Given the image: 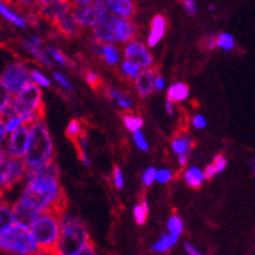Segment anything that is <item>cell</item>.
Here are the masks:
<instances>
[{"mask_svg":"<svg viewBox=\"0 0 255 255\" xmlns=\"http://www.w3.org/2000/svg\"><path fill=\"white\" fill-rule=\"evenodd\" d=\"M57 1V0H37V4H38V8H42V7H46L48 4H52Z\"/></svg>","mask_w":255,"mask_h":255,"instance_id":"cell-55","label":"cell"},{"mask_svg":"<svg viewBox=\"0 0 255 255\" xmlns=\"http://www.w3.org/2000/svg\"><path fill=\"white\" fill-rule=\"evenodd\" d=\"M0 164H1V172H0V185L1 190H9L14 184L21 181L26 177L27 165L24 159H12L8 158L5 151L1 148L0 151Z\"/></svg>","mask_w":255,"mask_h":255,"instance_id":"cell-8","label":"cell"},{"mask_svg":"<svg viewBox=\"0 0 255 255\" xmlns=\"http://www.w3.org/2000/svg\"><path fill=\"white\" fill-rule=\"evenodd\" d=\"M212 165L215 167V169L218 173H222V172L225 171L227 165H228V160H227V158H225L224 155L219 154V155H216L215 158H214Z\"/></svg>","mask_w":255,"mask_h":255,"instance_id":"cell-39","label":"cell"},{"mask_svg":"<svg viewBox=\"0 0 255 255\" xmlns=\"http://www.w3.org/2000/svg\"><path fill=\"white\" fill-rule=\"evenodd\" d=\"M46 52H47L48 56H50L51 59H54L56 63L61 64V65H67L68 64V57L65 56L63 52H60V51L57 50V48L52 47V46H48L47 50H46Z\"/></svg>","mask_w":255,"mask_h":255,"instance_id":"cell-37","label":"cell"},{"mask_svg":"<svg viewBox=\"0 0 255 255\" xmlns=\"http://www.w3.org/2000/svg\"><path fill=\"white\" fill-rule=\"evenodd\" d=\"M202 46H203V48H206V50H214L215 47H218V46H216V38L206 37L205 39L202 40Z\"/></svg>","mask_w":255,"mask_h":255,"instance_id":"cell-48","label":"cell"},{"mask_svg":"<svg viewBox=\"0 0 255 255\" xmlns=\"http://www.w3.org/2000/svg\"><path fill=\"white\" fill-rule=\"evenodd\" d=\"M216 46L223 48L224 51H231L235 48L236 40L233 35H231L229 33H220L216 37Z\"/></svg>","mask_w":255,"mask_h":255,"instance_id":"cell-33","label":"cell"},{"mask_svg":"<svg viewBox=\"0 0 255 255\" xmlns=\"http://www.w3.org/2000/svg\"><path fill=\"white\" fill-rule=\"evenodd\" d=\"M24 160L27 168L39 167L54 160V142L43 121L30 125V134Z\"/></svg>","mask_w":255,"mask_h":255,"instance_id":"cell-3","label":"cell"},{"mask_svg":"<svg viewBox=\"0 0 255 255\" xmlns=\"http://www.w3.org/2000/svg\"><path fill=\"white\" fill-rule=\"evenodd\" d=\"M182 5L186 9L189 14H197L198 13V7H197V3L195 0H181Z\"/></svg>","mask_w":255,"mask_h":255,"instance_id":"cell-46","label":"cell"},{"mask_svg":"<svg viewBox=\"0 0 255 255\" xmlns=\"http://www.w3.org/2000/svg\"><path fill=\"white\" fill-rule=\"evenodd\" d=\"M29 134H30L29 125H24L20 129H17L14 133L9 134L5 148H4L8 158L24 159L27 148V142H29Z\"/></svg>","mask_w":255,"mask_h":255,"instance_id":"cell-9","label":"cell"},{"mask_svg":"<svg viewBox=\"0 0 255 255\" xmlns=\"http://www.w3.org/2000/svg\"><path fill=\"white\" fill-rule=\"evenodd\" d=\"M93 35L97 38L98 40H101L102 43L104 44H114L118 43L116 37H115V30H114V18L112 14L108 17L107 20L103 22L95 25L93 27Z\"/></svg>","mask_w":255,"mask_h":255,"instance_id":"cell-16","label":"cell"},{"mask_svg":"<svg viewBox=\"0 0 255 255\" xmlns=\"http://www.w3.org/2000/svg\"><path fill=\"white\" fill-rule=\"evenodd\" d=\"M178 237L175 235H171V233H168V235H163L161 236V239L158 240V241L152 244L151 250L152 252L156 253H165L168 252L169 249L173 248V246L177 244Z\"/></svg>","mask_w":255,"mask_h":255,"instance_id":"cell-27","label":"cell"},{"mask_svg":"<svg viewBox=\"0 0 255 255\" xmlns=\"http://www.w3.org/2000/svg\"><path fill=\"white\" fill-rule=\"evenodd\" d=\"M0 13L4 17V20H7L8 22H10V24L14 25V26L21 27V29H24V27L27 26L26 18L21 17L20 14L17 13V12H14L13 9H10L7 4L4 3V0L0 1Z\"/></svg>","mask_w":255,"mask_h":255,"instance_id":"cell-23","label":"cell"},{"mask_svg":"<svg viewBox=\"0 0 255 255\" xmlns=\"http://www.w3.org/2000/svg\"><path fill=\"white\" fill-rule=\"evenodd\" d=\"M185 252L188 253V255H203L202 253H199L194 246H191L190 244H185Z\"/></svg>","mask_w":255,"mask_h":255,"instance_id":"cell-53","label":"cell"},{"mask_svg":"<svg viewBox=\"0 0 255 255\" xmlns=\"http://www.w3.org/2000/svg\"><path fill=\"white\" fill-rule=\"evenodd\" d=\"M61 233L52 255H76L89 242L88 228L77 216L63 214L60 219Z\"/></svg>","mask_w":255,"mask_h":255,"instance_id":"cell-2","label":"cell"},{"mask_svg":"<svg viewBox=\"0 0 255 255\" xmlns=\"http://www.w3.org/2000/svg\"><path fill=\"white\" fill-rule=\"evenodd\" d=\"M133 139H134L135 144H137V147L139 148V150H142V151H147L148 143H147V141H146V138H144L143 133H142L141 130H138V131H135V133H133Z\"/></svg>","mask_w":255,"mask_h":255,"instance_id":"cell-40","label":"cell"},{"mask_svg":"<svg viewBox=\"0 0 255 255\" xmlns=\"http://www.w3.org/2000/svg\"><path fill=\"white\" fill-rule=\"evenodd\" d=\"M189 97V88L188 85L184 82H175L169 86L167 91L168 101L178 103V102L185 101Z\"/></svg>","mask_w":255,"mask_h":255,"instance_id":"cell-24","label":"cell"},{"mask_svg":"<svg viewBox=\"0 0 255 255\" xmlns=\"http://www.w3.org/2000/svg\"><path fill=\"white\" fill-rule=\"evenodd\" d=\"M172 173L169 169H165V168H161V169H158L156 172V182L159 184H167V182L171 181Z\"/></svg>","mask_w":255,"mask_h":255,"instance_id":"cell-44","label":"cell"},{"mask_svg":"<svg viewBox=\"0 0 255 255\" xmlns=\"http://www.w3.org/2000/svg\"><path fill=\"white\" fill-rule=\"evenodd\" d=\"M73 8V4L69 0H57L55 3L39 8V14L47 21H51L52 24H55L61 16L72 12Z\"/></svg>","mask_w":255,"mask_h":255,"instance_id":"cell-13","label":"cell"},{"mask_svg":"<svg viewBox=\"0 0 255 255\" xmlns=\"http://www.w3.org/2000/svg\"><path fill=\"white\" fill-rule=\"evenodd\" d=\"M29 39H30L34 44H37V46H42V43H43V40L40 39L39 37H37V35H31Z\"/></svg>","mask_w":255,"mask_h":255,"instance_id":"cell-58","label":"cell"},{"mask_svg":"<svg viewBox=\"0 0 255 255\" xmlns=\"http://www.w3.org/2000/svg\"><path fill=\"white\" fill-rule=\"evenodd\" d=\"M16 224V219L13 214V206H10L7 202H3L0 206V231L9 228Z\"/></svg>","mask_w":255,"mask_h":255,"instance_id":"cell-26","label":"cell"},{"mask_svg":"<svg viewBox=\"0 0 255 255\" xmlns=\"http://www.w3.org/2000/svg\"><path fill=\"white\" fill-rule=\"evenodd\" d=\"M61 216L55 212H42L30 227L31 233L39 244L42 253L52 255L61 233Z\"/></svg>","mask_w":255,"mask_h":255,"instance_id":"cell-6","label":"cell"},{"mask_svg":"<svg viewBox=\"0 0 255 255\" xmlns=\"http://www.w3.org/2000/svg\"><path fill=\"white\" fill-rule=\"evenodd\" d=\"M165 30H167V20L164 16L156 14L151 20V30L147 37L148 47H155L156 44L164 37Z\"/></svg>","mask_w":255,"mask_h":255,"instance_id":"cell-19","label":"cell"},{"mask_svg":"<svg viewBox=\"0 0 255 255\" xmlns=\"http://www.w3.org/2000/svg\"><path fill=\"white\" fill-rule=\"evenodd\" d=\"M110 97L112 99L116 101V103L120 106L123 110H131L133 108V101H131V98L129 95L124 94V93H121V91L118 90H110Z\"/></svg>","mask_w":255,"mask_h":255,"instance_id":"cell-30","label":"cell"},{"mask_svg":"<svg viewBox=\"0 0 255 255\" xmlns=\"http://www.w3.org/2000/svg\"><path fill=\"white\" fill-rule=\"evenodd\" d=\"M189 160V155H181V156H178V163L181 167H185V165L188 164Z\"/></svg>","mask_w":255,"mask_h":255,"instance_id":"cell-56","label":"cell"},{"mask_svg":"<svg viewBox=\"0 0 255 255\" xmlns=\"http://www.w3.org/2000/svg\"><path fill=\"white\" fill-rule=\"evenodd\" d=\"M114 18V30L116 40L120 43H130L137 35V27L130 20H125L121 17L112 14Z\"/></svg>","mask_w":255,"mask_h":255,"instance_id":"cell-11","label":"cell"},{"mask_svg":"<svg viewBox=\"0 0 255 255\" xmlns=\"http://www.w3.org/2000/svg\"><path fill=\"white\" fill-rule=\"evenodd\" d=\"M123 120H124V125L129 131H135L141 130L142 127H143V119L141 116H137V115L127 114L123 116Z\"/></svg>","mask_w":255,"mask_h":255,"instance_id":"cell-28","label":"cell"},{"mask_svg":"<svg viewBox=\"0 0 255 255\" xmlns=\"http://www.w3.org/2000/svg\"><path fill=\"white\" fill-rule=\"evenodd\" d=\"M59 167L54 160L50 163H46L39 167L29 168L26 173V181H39V180H46V178H54V180H59Z\"/></svg>","mask_w":255,"mask_h":255,"instance_id":"cell-14","label":"cell"},{"mask_svg":"<svg viewBox=\"0 0 255 255\" xmlns=\"http://www.w3.org/2000/svg\"><path fill=\"white\" fill-rule=\"evenodd\" d=\"M85 78H86V82H88L93 89L101 88L102 80L99 74L94 73V72H91V71H88V73L85 74Z\"/></svg>","mask_w":255,"mask_h":255,"instance_id":"cell-41","label":"cell"},{"mask_svg":"<svg viewBox=\"0 0 255 255\" xmlns=\"http://www.w3.org/2000/svg\"><path fill=\"white\" fill-rule=\"evenodd\" d=\"M20 201L42 212H55L57 215L65 214L67 197L59 180L46 178L39 181L27 182L20 197Z\"/></svg>","mask_w":255,"mask_h":255,"instance_id":"cell-1","label":"cell"},{"mask_svg":"<svg viewBox=\"0 0 255 255\" xmlns=\"http://www.w3.org/2000/svg\"><path fill=\"white\" fill-rule=\"evenodd\" d=\"M191 124L195 129H205L206 125H207V121H206V118L203 115H195L193 120H191Z\"/></svg>","mask_w":255,"mask_h":255,"instance_id":"cell-47","label":"cell"},{"mask_svg":"<svg viewBox=\"0 0 255 255\" xmlns=\"http://www.w3.org/2000/svg\"><path fill=\"white\" fill-rule=\"evenodd\" d=\"M104 3L107 4L108 10L111 14L130 20L135 12L134 3L131 0H104Z\"/></svg>","mask_w":255,"mask_h":255,"instance_id":"cell-18","label":"cell"},{"mask_svg":"<svg viewBox=\"0 0 255 255\" xmlns=\"http://www.w3.org/2000/svg\"><path fill=\"white\" fill-rule=\"evenodd\" d=\"M125 60L135 64L141 69H148L152 65V56L148 52L147 47L139 40H133L127 44L124 50Z\"/></svg>","mask_w":255,"mask_h":255,"instance_id":"cell-10","label":"cell"},{"mask_svg":"<svg viewBox=\"0 0 255 255\" xmlns=\"http://www.w3.org/2000/svg\"><path fill=\"white\" fill-rule=\"evenodd\" d=\"M67 137L71 139V141H77L78 138L81 137V134L84 133V129H82V127H81L80 121L77 120H72L69 124H68L67 127Z\"/></svg>","mask_w":255,"mask_h":255,"instance_id":"cell-34","label":"cell"},{"mask_svg":"<svg viewBox=\"0 0 255 255\" xmlns=\"http://www.w3.org/2000/svg\"><path fill=\"white\" fill-rule=\"evenodd\" d=\"M133 216H134V220L138 225H143L146 223L148 216V206L146 199H142L141 203L134 206V208H133Z\"/></svg>","mask_w":255,"mask_h":255,"instance_id":"cell-29","label":"cell"},{"mask_svg":"<svg viewBox=\"0 0 255 255\" xmlns=\"http://www.w3.org/2000/svg\"><path fill=\"white\" fill-rule=\"evenodd\" d=\"M167 227L169 233L177 236V237L178 236H181L182 232H184V223H182V220L178 218L177 215H173L169 218Z\"/></svg>","mask_w":255,"mask_h":255,"instance_id":"cell-35","label":"cell"},{"mask_svg":"<svg viewBox=\"0 0 255 255\" xmlns=\"http://www.w3.org/2000/svg\"><path fill=\"white\" fill-rule=\"evenodd\" d=\"M0 248L14 255H40L42 249L30 228L14 224L0 231Z\"/></svg>","mask_w":255,"mask_h":255,"instance_id":"cell-4","label":"cell"},{"mask_svg":"<svg viewBox=\"0 0 255 255\" xmlns=\"http://www.w3.org/2000/svg\"><path fill=\"white\" fill-rule=\"evenodd\" d=\"M164 86H165V81H164V78L161 77V76H156V78H155V82H154V88H155V90H158V91H160V90H163V89H164Z\"/></svg>","mask_w":255,"mask_h":255,"instance_id":"cell-51","label":"cell"},{"mask_svg":"<svg viewBox=\"0 0 255 255\" xmlns=\"http://www.w3.org/2000/svg\"><path fill=\"white\" fill-rule=\"evenodd\" d=\"M252 171H253V175L255 176V161H252Z\"/></svg>","mask_w":255,"mask_h":255,"instance_id":"cell-59","label":"cell"},{"mask_svg":"<svg viewBox=\"0 0 255 255\" xmlns=\"http://www.w3.org/2000/svg\"><path fill=\"white\" fill-rule=\"evenodd\" d=\"M165 108H167V112L169 115H173V102H171V101H168L167 99V102H165Z\"/></svg>","mask_w":255,"mask_h":255,"instance_id":"cell-57","label":"cell"},{"mask_svg":"<svg viewBox=\"0 0 255 255\" xmlns=\"http://www.w3.org/2000/svg\"><path fill=\"white\" fill-rule=\"evenodd\" d=\"M54 25L56 26L59 33H61L68 38L78 37L81 33V26L77 20H76L73 12H69V13L61 16Z\"/></svg>","mask_w":255,"mask_h":255,"instance_id":"cell-17","label":"cell"},{"mask_svg":"<svg viewBox=\"0 0 255 255\" xmlns=\"http://www.w3.org/2000/svg\"><path fill=\"white\" fill-rule=\"evenodd\" d=\"M17 3H20L26 9H33L35 5H38L37 0H17Z\"/></svg>","mask_w":255,"mask_h":255,"instance_id":"cell-52","label":"cell"},{"mask_svg":"<svg viewBox=\"0 0 255 255\" xmlns=\"http://www.w3.org/2000/svg\"><path fill=\"white\" fill-rule=\"evenodd\" d=\"M73 7H90L94 3V0H69Z\"/></svg>","mask_w":255,"mask_h":255,"instance_id":"cell-50","label":"cell"},{"mask_svg":"<svg viewBox=\"0 0 255 255\" xmlns=\"http://www.w3.org/2000/svg\"><path fill=\"white\" fill-rule=\"evenodd\" d=\"M103 59L108 65H116L120 61V52L114 44H104Z\"/></svg>","mask_w":255,"mask_h":255,"instance_id":"cell-31","label":"cell"},{"mask_svg":"<svg viewBox=\"0 0 255 255\" xmlns=\"http://www.w3.org/2000/svg\"><path fill=\"white\" fill-rule=\"evenodd\" d=\"M121 73L124 74L125 77L130 78V80L135 81L138 78V76L141 74L142 69L138 65H135V64L130 63V61L128 60H124L123 63H121Z\"/></svg>","mask_w":255,"mask_h":255,"instance_id":"cell-32","label":"cell"},{"mask_svg":"<svg viewBox=\"0 0 255 255\" xmlns=\"http://www.w3.org/2000/svg\"><path fill=\"white\" fill-rule=\"evenodd\" d=\"M114 184L116 189L124 188V176H123V172L119 167L114 168Z\"/></svg>","mask_w":255,"mask_h":255,"instance_id":"cell-45","label":"cell"},{"mask_svg":"<svg viewBox=\"0 0 255 255\" xmlns=\"http://www.w3.org/2000/svg\"><path fill=\"white\" fill-rule=\"evenodd\" d=\"M31 74L27 68L20 61L9 64L1 73V89L7 90L10 95H17L22 89L31 84Z\"/></svg>","mask_w":255,"mask_h":255,"instance_id":"cell-7","label":"cell"},{"mask_svg":"<svg viewBox=\"0 0 255 255\" xmlns=\"http://www.w3.org/2000/svg\"><path fill=\"white\" fill-rule=\"evenodd\" d=\"M31 81H33V84L38 85L39 88H50L51 86V81L47 76H44L43 73H40L39 71H31Z\"/></svg>","mask_w":255,"mask_h":255,"instance_id":"cell-36","label":"cell"},{"mask_svg":"<svg viewBox=\"0 0 255 255\" xmlns=\"http://www.w3.org/2000/svg\"><path fill=\"white\" fill-rule=\"evenodd\" d=\"M72 12H73L74 17H76V20L81 27H91L93 29L97 25L98 17L93 5H90V7H74Z\"/></svg>","mask_w":255,"mask_h":255,"instance_id":"cell-20","label":"cell"},{"mask_svg":"<svg viewBox=\"0 0 255 255\" xmlns=\"http://www.w3.org/2000/svg\"><path fill=\"white\" fill-rule=\"evenodd\" d=\"M172 151L175 152L177 156L181 155H189L190 150L194 146V141L193 138L186 133V131H180L178 134H176L172 139Z\"/></svg>","mask_w":255,"mask_h":255,"instance_id":"cell-21","label":"cell"},{"mask_svg":"<svg viewBox=\"0 0 255 255\" xmlns=\"http://www.w3.org/2000/svg\"><path fill=\"white\" fill-rule=\"evenodd\" d=\"M13 214L14 219H16V224L26 227V228H30L34 222L40 216V212L38 210L26 205L24 202H21L20 199L13 205Z\"/></svg>","mask_w":255,"mask_h":255,"instance_id":"cell-12","label":"cell"},{"mask_svg":"<svg viewBox=\"0 0 255 255\" xmlns=\"http://www.w3.org/2000/svg\"><path fill=\"white\" fill-rule=\"evenodd\" d=\"M13 108L17 116L24 118L26 125L43 121L44 106L42 101V90L38 85L29 84L13 97Z\"/></svg>","mask_w":255,"mask_h":255,"instance_id":"cell-5","label":"cell"},{"mask_svg":"<svg viewBox=\"0 0 255 255\" xmlns=\"http://www.w3.org/2000/svg\"><path fill=\"white\" fill-rule=\"evenodd\" d=\"M54 78H55V81H56L57 84L60 85L61 88L64 89V90L73 91V86H72V84H71V82H69V81L67 80V77H64L63 74L59 73V72H55V73H54Z\"/></svg>","mask_w":255,"mask_h":255,"instance_id":"cell-43","label":"cell"},{"mask_svg":"<svg viewBox=\"0 0 255 255\" xmlns=\"http://www.w3.org/2000/svg\"><path fill=\"white\" fill-rule=\"evenodd\" d=\"M156 172L158 169H155L154 167L147 168L144 173L142 175V184L146 186V188H150L155 181H156Z\"/></svg>","mask_w":255,"mask_h":255,"instance_id":"cell-38","label":"cell"},{"mask_svg":"<svg viewBox=\"0 0 255 255\" xmlns=\"http://www.w3.org/2000/svg\"><path fill=\"white\" fill-rule=\"evenodd\" d=\"M8 131L5 129V124H4V121H1V124H0V139L4 141V138L7 137Z\"/></svg>","mask_w":255,"mask_h":255,"instance_id":"cell-54","label":"cell"},{"mask_svg":"<svg viewBox=\"0 0 255 255\" xmlns=\"http://www.w3.org/2000/svg\"><path fill=\"white\" fill-rule=\"evenodd\" d=\"M158 73L154 68H148V69H142L141 74L138 76L137 80L134 81L135 89H137L138 94L142 98H146L151 94L154 90V82Z\"/></svg>","mask_w":255,"mask_h":255,"instance_id":"cell-15","label":"cell"},{"mask_svg":"<svg viewBox=\"0 0 255 255\" xmlns=\"http://www.w3.org/2000/svg\"><path fill=\"white\" fill-rule=\"evenodd\" d=\"M90 50L93 55L97 57H103V51H104V43H102L101 40H98L97 38L93 37L90 42Z\"/></svg>","mask_w":255,"mask_h":255,"instance_id":"cell-42","label":"cell"},{"mask_svg":"<svg viewBox=\"0 0 255 255\" xmlns=\"http://www.w3.org/2000/svg\"><path fill=\"white\" fill-rule=\"evenodd\" d=\"M184 178L186 184L193 189H199L206 180L205 171L199 169L198 167H189L184 173Z\"/></svg>","mask_w":255,"mask_h":255,"instance_id":"cell-25","label":"cell"},{"mask_svg":"<svg viewBox=\"0 0 255 255\" xmlns=\"http://www.w3.org/2000/svg\"><path fill=\"white\" fill-rule=\"evenodd\" d=\"M76 255H95V248L94 245L91 244V242H89L88 245L85 246L82 250H81L80 253H77Z\"/></svg>","mask_w":255,"mask_h":255,"instance_id":"cell-49","label":"cell"},{"mask_svg":"<svg viewBox=\"0 0 255 255\" xmlns=\"http://www.w3.org/2000/svg\"><path fill=\"white\" fill-rule=\"evenodd\" d=\"M22 44H24L25 50H26L35 60L39 61V63L43 64V65H46V67H52L51 57L48 56V54L46 51H43L40 48V46L34 44L30 39H25L24 42H22Z\"/></svg>","mask_w":255,"mask_h":255,"instance_id":"cell-22","label":"cell"}]
</instances>
